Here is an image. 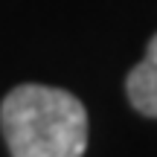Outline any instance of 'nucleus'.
Returning a JSON list of instances; mask_svg holds the SVG:
<instances>
[{
	"label": "nucleus",
	"mask_w": 157,
	"mask_h": 157,
	"mask_svg": "<svg viewBox=\"0 0 157 157\" xmlns=\"http://www.w3.org/2000/svg\"><path fill=\"white\" fill-rule=\"evenodd\" d=\"M0 128L12 157H82L87 148V111L61 87H12L0 105Z\"/></svg>",
	"instance_id": "f257e3e1"
},
{
	"label": "nucleus",
	"mask_w": 157,
	"mask_h": 157,
	"mask_svg": "<svg viewBox=\"0 0 157 157\" xmlns=\"http://www.w3.org/2000/svg\"><path fill=\"white\" fill-rule=\"evenodd\" d=\"M125 93H128V102L143 117L157 119V35L148 41L146 58L125 78Z\"/></svg>",
	"instance_id": "f03ea898"
}]
</instances>
